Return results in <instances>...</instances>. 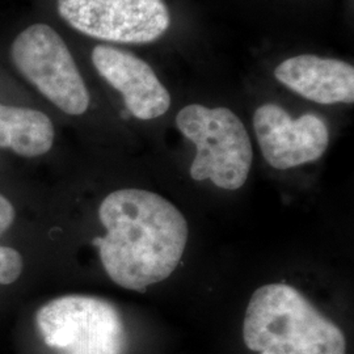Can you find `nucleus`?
<instances>
[{
    "label": "nucleus",
    "instance_id": "9d476101",
    "mask_svg": "<svg viewBox=\"0 0 354 354\" xmlns=\"http://www.w3.org/2000/svg\"><path fill=\"white\" fill-rule=\"evenodd\" d=\"M54 136L53 122L46 114L0 102L1 149H10L20 156L35 158L50 151Z\"/></svg>",
    "mask_w": 354,
    "mask_h": 354
},
{
    "label": "nucleus",
    "instance_id": "f257e3e1",
    "mask_svg": "<svg viewBox=\"0 0 354 354\" xmlns=\"http://www.w3.org/2000/svg\"><path fill=\"white\" fill-rule=\"evenodd\" d=\"M99 218L106 235L95 239V244L114 283L145 291L176 270L189 227L165 197L149 190H115L102 201Z\"/></svg>",
    "mask_w": 354,
    "mask_h": 354
},
{
    "label": "nucleus",
    "instance_id": "1a4fd4ad",
    "mask_svg": "<svg viewBox=\"0 0 354 354\" xmlns=\"http://www.w3.org/2000/svg\"><path fill=\"white\" fill-rule=\"evenodd\" d=\"M274 76L285 87L317 104H353L354 67L348 62L302 54L285 59Z\"/></svg>",
    "mask_w": 354,
    "mask_h": 354
},
{
    "label": "nucleus",
    "instance_id": "f8f14e48",
    "mask_svg": "<svg viewBox=\"0 0 354 354\" xmlns=\"http://www.w3.org/2000/svg\"><path fill=\"white\" fill-rule=\"evenodd\" d=\"M15 221V207L12 203L0 194V236L12 226Z\"/></svg>",
    "mask_w": 354,
    "mask_h": 354
},
{
    "label": "nucleus",
    "instance_id": "6e6552de",
    "mask_svg": "<svg viewBox=\"0 0 354 354\" xmlns=\"http://www.w3.org/2000/svg\"><path fill=\"white\" fill-rule=\"evenodd\" d=\"M92 62L97 73L122 95L127 111L134 117L147 121L169 109L168 89L140 57L109 45H97L92 50Z\"/></svg>",
    "mask_w": 354,
    "mask_h": 354
},
{
    "label": "nucleus",
    "instance_id": "9b49d317",
    "mask_svg": "<svg viewBox=\"0 0 354 354\" xmlns=\"http://www.w3.org/2000/svg\"><path fill=\"white\" fill-rule=\"evenodd\" d=\"M23 272V257L11 247L0 245V285H11Z\"/></svg>",
    "mask_w": 354,
    "mask_h": 354
},
{
    "label": "nucleus",
    "instance_id": "423d86ee",
    "mask_svg": "<svg viewBox=\"0 0 354 354\" xmlns=\"http://www.w3.org/2000/svg\"><path fill=\"white\" fill-rule=\"evenodd\" d=\"M57 7L77 32L115 44H150L171 26L165 0H58Z\"/></svg>",
    "mask_w": 354,
    "mask_h": 354
},
{
    "label": "nucleus",
    "instance_id": "0eeeda50",
    "mask_svg": "<svg viewBox=\"0 0 354 354\" xmlns=\"http://www.w3.org/2000/svg\"><path fill=\"white\" fill-rule=\"evenodd\" d=\"M253 129L264 159L276 169L317 162L328 147L329 130L324 120L315 114L294 120L277 104H264L256 109Z\"/></svg>",
    "mask_w": 354,
    "mask_h": 354
},
{
    "label": "nucleus",
    "instance_id": "39448f33",
    "mask_svg": "<svg viewBox=\"0 0 354 354\" xmlns=\"http://www.w3.org/2000/svg\"><path fill=\"white\" fill-rule=\"evenodd\" d=\"M11 57L20 74L62 112H87L89 92L84 79L64 38L51 26H28L15 38Z\"/></svg>",
    "mask_w": 354,
    "mask_h": 354
},
{
    "label": "nucleus",
    "instance_id": "20e7f679",
    "mask_svg": "<svg viewBox=\"0 0 354 354\" xmlns=\"http://www.w3.org/2000/svg\"><path fill=\"white\" fill-rule=\"evenodd\" d=\"M38 332L57 354H125L127 332L113 304L93 297L67 295L44 304Z\"/></svg>",
    "mask_w": 354,
    "mask_h": 354
},
{
    "label": "nucleus",
    "instance_id": "f03ea898",
    "mask_svg": "<svg viewBox=\"0 0 354 354\" xmlns=\"http://www.w3.org/2000/svg\"><path fill=\"white\" fill-rule=\"evenodd\" d=\"M243 339L260 354H346L342 329L286 283H269L253 292Z\"/></svg>",
    "mask_w": 354,
    "mask_h": 354
},
{
    "label": "nucleus",
    "instance_id": "7ed1b4c3",
    "mask_svg": "<svg viewBox=\"0 0 354 354\" xmlns=\"http://www.w3.org/2000/svg\"><path fill=\"white\" fill-rule=\"evenodd\" d=\"M176 127L197 149L189 169L193 180H210L227 190L244 185L252 167V142L236 114L190 104L177 113Z\"/></svg>",
    "mask_w": 354,
    "mask_h": 354
}]
</instances>
